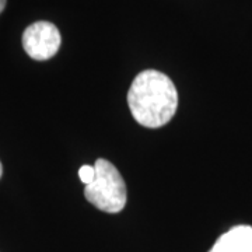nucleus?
<instances>
[{
  "label": "nucleus",
  "mask_w": 252,
  "mask_h": 252,
  "mask_svg": "<svg viewBox=\"0 0 252 252\" xmlns=\"http://www.w3.org/2000/svg\"><path fill=\"white\" fill-rule=\"evenodd\" d=\"M127 105L137 124L146 127L167 125L178 108V91L158 70L139 73L127 91Z\"/></svg>",
  "instance_id": "nucleus-1"
},
{
  "label": "nucleus",
  "mask_w": 252,
  "mask_h": 252,
  "mask_svg": "<svg viewBox=\"0 0 252 252\" xmlns=\"http://www.w3.org/2000/svg\"><path fill=\"white\" fill-rule=\"evenodd\" d=\"M95 178L86 185L84 196L91 205L107 213H119L126 205V185L122 175L112 162L98 158L95 164Z\"/></svg>",
  "instance_id": "nucleus-2"
},
{
  "label": "nucleus",
  "mask_w": 252,
  "mask_h": 252,
  "mask_svg": "<svg viewBox=\"0 0 252 252\" xmlns=\"http://www.w3.org/2000/svg\"><path fill=\"white\" fill-rule=\"evenodd\" d=\"M61 32L49 21H36L28 26L23 34V46L30 58L35 61H48L61 48Z\"/></svg>",
  "instance_id": "nucleus-3"
},
{
  "label": "nucleus",
  "mask_w": 252,
  "mask_h": 252,
  "mask_svg": "<svg viewBox=\"0 0 252 252\" xmlns=\"http://www.w3.org/2000/svg\"><path fill=\"white\" fill-rule=\"evenodd\" d=\"M209 252H252V227L235 225L221 234Z\"/></svg>",
  "instance_id": "nucleus-4"
},
{
  "label": "nucleus",
  "mask_w": 252,
  "mask_h": 252,
  "mask_svg": "<svg viewBox=\"0 0 252 252\" xmlns=\"http://www.w3.org/2000/svg\"><path fill=\"white\" fill-rule=\"evenodd\" d=\"M79 177L84 185H89L95 178V168L91 165H81L79 170Z\"/></svg>",
  "instance_id": "nucleus-5"
},
{
  "label": "nucleus",
  "mask_w": 252,
  "mask_h": 252,
  "mask_svg": "<svg viewBox=\"0 0 252 252\" xmlns=\"http://www.w3.org/2000/svg\"><path fill=\"white\" fill-rule=\"evenodd\" d=\"M6 3H7V0H0V13L4 10V7H6Z\"/></svg>",
  "instance_id": "nucleus-6"
},
{
  "label": "nucleus",
  "mask_w": 252,
  "mask_h": 252,
  "mask_svg": "<svg viewBox=\"0 0 252 252\" xmlns=\"http://www.w3.org/2000/svg\"><path fill=\"white\" fill-rule=\"evenodd\" d=\"M1 174H3V167H1V162H0V178H1Z\"/></svg>",
  "instance_id": "nucleus-7"
}]
</instances>
